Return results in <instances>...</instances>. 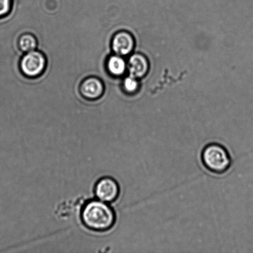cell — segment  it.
Segmentation results:
<instances>
[{
  "label": "cell",
  "instance_id": "obj_8",
  "mask_svg": "<svg viewBox=\"0 0 253 253\" xmlns=\"http://www.w3.org/2000/svg\"><path fill=\"white\" fill-rule=\"evenodd\" d=\"M125 60L119 55L110 57L107 63L109 73L112 75L120 76L125 73L126 70Z\"/></svg>",
  "mask_w": 253,
  "mask_h": 253
},
{
  "label": "cell",
  "instance_id": "obj_9",
  "mask_svg": "<svg viewBox=\"0 0 253 253\" xmlns=\"http://www.w3.org/2000/svg\"><path fill=\"white\" fill-rule=\"evenodd\" d=\"M37 46V42L34 36L31 34H24L20 37L19 47L25 53L34 51Z\"/></svg>",
  "mask_w": 253,
  "mask_h": 253
},
{
  "label": "cell",
  "instance_id": "obj_1",
  "mask_svg": "<svg viewBox=\"0 0 253 253\" xmlns=\"http://www.w3.org/2000/svg\"><path fill=\"white\" fill-rule=\"evenodd\" d=\"M81 219L84 226L91 231L105 232L115 226L116 214L108 203L91 200L82 207Z\"/></svg>",
  "mask_w": 253,
  "mask_h": 253
},
{
  "label": "cell",
  "instance_id": "obj_2",
  "mask_svg": "<svg viewBox=\"0 0 253 253\" xmlns=\"http://www.w3.org/2000/svg\"><path fill=\"white\" fill-rule=\"evenodd\" d=\"M203 165L210 172L223 174L232 165V158L224 146L217 143L208 144L203 148L201 155Z\"/></svg>",
  "mask_w": 253,
  "mask_h": 253
},
{
  "label": "cell",
  "instance_id": "obj_3",
  "mask_svg": "<svg viewBox=\"0 0 253 253\" xmlns=\"http://www.w3.org/2000/svg\"><path fill=\"white\" fill-rule=\"evenodd\" d=\"M45 67L46 59L43 54L35 50L26 53L20 63L22 73L29 78L41 75Z\"/></svg>",
  "mask_w": 253,
  "mask_h": 253
},
{
  "label": "cell",
  "instance_id": "obj_4",
  "mask_svg": "<svg viewBox=\"0 0 253 253\" xmlns=\"http://www.w3.org/2000/svg\"><path fill=\"white\" fill-rule=\"evenodd\" d=\"M94 192L98 200L109 204L115 202L120 197V187L115 178L107 176L98 180Z\"/></svg>",
  "mask_w": 253,
  "mask_h": 253
},
{
  "label": "cell",
  "instance_id": "obj_11",
  "mask_svg": "<svg viewBox=\"0 0 253 253\" xmlns=\"http://www.w3.org/2000/svg\"><path fill=\"white\" fill-rule=\"evenodd\" d=\"M124 85H125L126 90L128 92H133L137 88L138 84L135 78L130 76L125 79Z\"/></svg>",
  "mask_w": 253,
  "mask_h": 253
},
{
  "label": "cell",
  "instance_id": "obj_6",
  "mask_svg": "<svg viewBox=\"0 0 253 253\" xmlns=\"http://www.w3.org/2000/svg\"><path fill=\"white\" fill-rule=\"evenodd\" d=\"M112 47L114 52L118 55H126L133 48L132 37L126 32H120L114 37Z\"/></svg>",
  "mask_w": 253,
  "mask_h": 253
},
{
  "label": "cell",
  "instance_id": "obj_10",
  "mask_svg": "<svg viewBox=\"0 0 253 253\" xmlns=\"http://www.w3.org/2000/svg\"><path fill=\"white\" fill-rule=\"evenodd\" d=\"M11 6L12 0H0V18L9 14Z\"/></svg>",
  "mask_w": 253,
  "mask_h": 253
},
{
  "label": "cell",
  "instance_id": "obj_7",
  "mask_svg": "<svg viewBox=\"0 0 253 253\" xmlns=\"http://www.w3.org/2000/svg\"><path fill=\"white\" fill-rule=\"evenodd\" d=\"M128 68L130 76L134 78H141L148 70L147 61L143 56L135 54L129 59Z\"/></svg>",
  "mask_w": 253,
  "mask_h": 253
},
{
  "label": "cell",
  "instance_id": "obj_5",
  "mask_svg": "<svg viewBox=\"0 0 253 253\" xmlns=\"http://www.w3.org/2000/svg\"><path fill=\"white\" fill-rule=\"evenodd\" d=\"M81 93L84 97L89 100H96L103 95L104 86L100 80L90 78L83 81L81 85Z\"/></svg>",
  "mask_w": 253,
  "mask_h": 253
}]
</instances>
